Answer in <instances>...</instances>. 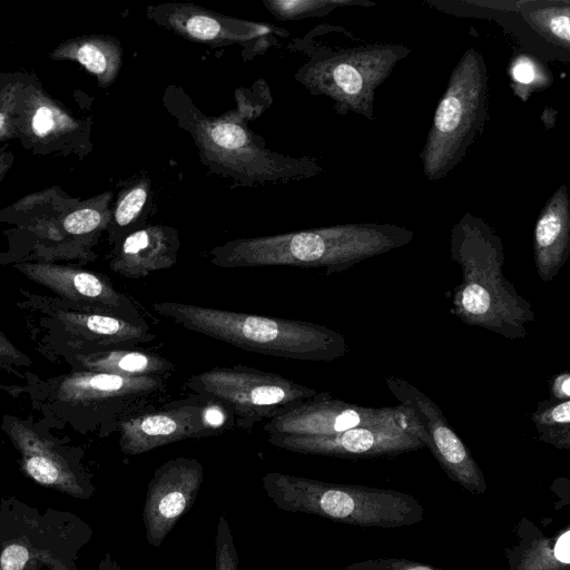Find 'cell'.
<instances>
[{
  "label": "cell",
  "mask_w": 570,
  "mask_h": 570,
  "mask_svg": "<svg viewBox=\"0 0 570 570\" xmlns=\"http://www.w3.org/2000/svg\"><path fill=\"white\" fill-rule=\"evenodd\" d=\"M345 570H444L442 568L422 561L403 558H379L354 562Z\"/></svg>",
  "instance_id": "1f68e13d"
},
{
  "label": "cell",
  "mask_w": 570,
  "mask_h": 570,
  "mask_svg": "<svg viewBox=\"0 0 570 570\" xmlns=\"http://www.w3.org/2000/svg\"><path fill=\"white\" fill-rule=\"evenodd\" d=\"M423 425L415 412L403 404L370 407L352 404L322 392L287 407L263 425L271 434L324 435L360 426Z\"/></svg>",
  "instance_id": "8fae6325"
},
{
  "label": "cell",
  "mask_w": 570,
  "mask_h": 570,
  "mask_svg": "<svg viewBox=\"0 0 570 570\" xmlns=\"http://www.w3.org/2000/svg\"><path fill=\"white\" fill-rule=\"evenodd\" d=\"M229 423L234 420L220 405L195 394L122 420L119 445L125 454L138 455L174 442L220 434Z\"/></svg>",
  "instance_id": "30bf717a"
},
{
  "label": "cell",
  "mask_w": 570,
  "mask_h": 570,
  "mask_svg": "<svg viewBox=\"0 0 570 570\" xmlns=\"http://www.w3.org/2000/svg\"><path fill=\"white\" fill-rule=\"evenodd\" d=\"M203 481L204 468L194 458L170 459L155 470L142 509L150 546L160 547L177 521L191 509Z\"/></svg>",
  "instance_id": "2e32d148"
},
{
  "label": "cell",
  "mask_w": 570,
  "mask_h": 570,
  "mask_svg": "<svg viewBox=\"0 0 570 570\" xmlns=\"http://www.w3.org/2000/svg\"><path fill=\"white\" fill-rule=\"evenodd\" d=\"M570 255V204L560 186L540 212L533 230L534 266L541 281H552Z\"/></svg>",
  "instance_id": "44dd1931"
},
{
  "label": "cell",
  "mask_w": 570,
  "mask_h": 570,
  "mask_svg": "<svg viewBox=\"0 0 570 570\" xmlns=\"http://www.w3.org/2000/svg\"><path fill=\"white\" fill-rule=\"evenodd\" d=\"M147 16L183 38L210 46L239 45L252 57L263 53L287 32L268 23L223 16L194 3L149 6Z\"/></svg>",
  "instance_id": "7c38bea8"
},
{
  "label": "cell",
  "mask_w": 570,
  "mask_h": 570,
  "mask_svg": "<svg viewBox=\"0 0 570 570\" xmlns=\"http://www.w3.org/2000/svg\"><path fill=\"white\" fill-rule=\"evenodd\" d=\"M531 419L541 442L570 450V400L539 402Z\"/></svg>",
  "instance_id": "4316f807"
},
{
  "label": "cell",
  "mask_w": 570,
  "mask_h": 570,
  "mask_svg": "<svg viewBox=\"0 0 570 570\" xmlns=\"http://www.w3.org/2000/svg\"><path fill=\"white\" fill-rule=\"evenodd\" d=\"M538 71L531 59L527 57L518 58L511 68L512 80L517 83V89H522L524 92L528 89H533L538 79Z\"/></svg>",
  "instance_id": "d6a6232c"
},
{
  "label": "cell",
  "mask_w": 570,
  "mask_h": 570,
  "mask_svg": "<svg viewBox=\"0 0 570 570\" xmlns=\"http://www.w3.org/2000/svg\"><path fill=\"white\" fill-rule=\"evenodd\" d=\"M451 257L462 271L452 313L463 323L509 340H521L535 321L531 304L502 271L501 238L480 218L464 215L451 230Z\"/></svg>",
  "instance_id": "7a4b0ae2"
},
{
  "label": "cell",
  "mask_w": 570,
  "mask_h": 570,
  "mask_svg": "<svg viewBox=\"0 0 570 570\" xmlns=\"http://www.w3.org/2000/svg\"><path fill=\"white\" fill-rule=\"evenodd\" d=\"M488 72L469 48L453 69L420 155L429 180L445 177L463 159L487 119Z\"/></svg>",
  "instance_id": "8992f818"
},
{
  "label": "cell",
  "mask_w": 570,
  "mask_h": 570,
  "mask_svg": "<svg viewBox=\"0 0 570 570\" xmlns=\"http://www.w3.org/2000/svg\"><path fill=\"white\" fill-rule=\"evenodd\" d=\"M18 267L32 281L65 297L95 303L105 314L136 325L148 326L132 302L96 274L47 263H27Z\"/></svg>",
  "instance_id": "ac0fdd59"
},
{
  "label": "cell",
  "mask_w": 570,
  "mask_h": 570,
  "mask_svg": "<svg viewBox=\"0 0 570 570\" xmlns=\"http://www.w3.org/2000/svg\"><path fill=\"white\" fill-rule=\"evenodd\" d=\"M50 57L55 60H71L82 65L95 75L100 87L110 86L122 63L120 42L105 35L79 36L60 43Z\"/></svg>",
  "instance_id": "603a6c76"
},
{
  "label": "cell",
  "mask_w": 570,
  "mask_h": 570,
  "mask_svg": "<svg viewBox=\"0 0 570 570\" xmlns=\"http://www.w3.org/2000/svg\"><path fill=\"white\" fill-rule=\"evenodd\" d=\"M185 386L220 405L234 425L249 429L317 394L314 387L244 365L216 366L191 375Z\"/></svg>",
  "instance_id": "9c48e42d"
},
{
  "label": "cell",
  "mask_w": 570,
  "mask_h": 570,
  "mask_svg": "<svg viewBox=\"0 0 570 570\" xmlns=\"http://www.w3.org/2000/svg\"><path fill=\"white\" fill-rule=\"evenodd\" d=\"M61 318L76 324L105 344H144L157 338L149 326L136 325L102 313H63Z\"/></svg>",
  "instance_id": "d4e9b609"
},
{
  "label": "cell",
  "mask_w": 570,
  "mask_h": 570,
  "mask_svg": "<svg viewBox=\"0 0 570 570\" xmlns=\"http://www.w3.org/2000/svg\"><path fill=\"white\" fill-rule=\"evenodd\" d=\"M28 72H0V142L18 139L20 105Z\"/></svg>",
  "instance_id": "83f0119b"
},
{
  "label": "cell",
  "mask_w": 570,
  "mask_h": 570,
  "mask_svg": "<svg viewBox=\"0 0 570 570\" xmlns=\"http://www.w3.org/2000/svg\"><path fill=\"white\" fill-rule=\"evenodd\" d=\"M14 160V156L12 150L9 148L8 144H4L0 147V183L4 178L6 174L9 171Z\"/></svg>",
  "instance_id": "8d00e7d4"
},
{
  "label": "cell",
  "mask_w": 570,
  "mask_h": 570,
  "mask_svg": "<svg viewBox=\"0 0 570 570\" xmlns=\"http://www.w3.org/2000/svg\"><path fill=\"white\" fill-rule=\"evenodd\" d=\"M518 541L505 549L508 570H570V527L548 537L523 517L517 525Z\"/></svg>",
  "instance_id": "7402d4cb"
},
{
  "label": "cell",
  "mask_w": 570,
  "mask_h": 570,
  "mask_svg": "<svg viewBox=\"0 0 570 570\" xmlns=\"http://www.w3.org/2000/svg\"><path fill=\"white\" fill-rule=\"evenodd\" d=\"M149 190L150 180L141 177L119 193L111 217L118 228L128 227L138 219L147 204Z\"/></svg>",
  "instance_id": "f546056e"
},
{
  "label": "cell",
  "mask_w": 570,
  "mask_h": 570,
  "mask_svg": "<svg viewBox=\"0 0 570 570\" xmlns=\"http://www.w3.org/2000/svg\"><path fill=\"white\" fill-rule=\"evenodd\" d=\"M167 377L124 376L86 371L67 376L60 384L58 396L69 403H104L116 401L125 405L146 404L166 387Z\"/></svg>",
  "instance_id": "d6986e66"
},
{
  "label": "cell",
  "mask_w": 570,
  "mask_h": 570,
  "mask_svg": "<svg viewBox=\"0 0 570 570\" xmlns=\"http://www.w3.org/2000/svg\"><path fill=\"white\" fill-rule=\"evenodd\" d=\"M385 382L400 404L411 407L420 419L428 434L426 448L446 475L469 492L484 494L487 483L481 468L439 405L403 377L389 375Z\"/></svg>",
  "instance_id": "9a60e30c"
},
{
  "label": "cell",
  "mask_w": 570,
  "mask_h": 570,
  "mask_svg": "<svg viewBox=\"0 0 570 570\" xmlns=\"http://www.w3.org/2000/svg\"><path fill=\"white\" fill-rule=\"evenodd\" d=\"M180 247L175 228L148 225L128 234L116 250L110 267L128 278H141L173 267Z\"/></svg>",
  "instance_id": "ffe728a7"
},
{
  "label": "cell",
  "mask_w": 570,
  "mask_h": 570,
  "mask_svg": "<svg viewBox=\"0 0 570 570\" xmlns=\"http://www.w3.org/2000/svg\"><path fill=\"white\" fill-rule=\"evenodd\" d=\"M7 433L20 453L23 473L33 482L75 499L88 500L94 495L90 475L51 441L21 421H10Z\"/></svg>",
  "instance_id": "e0dca14e"
},
{
  "label": "cell",
  "mask_w": 570,
  "mask_h": 570,
  "mask_svg": "<svg viewBox=\"0 0 570 570\" xmlns=\"http://www.w3.org/2000/svg\"><path fill=\"white\" fill-rule=\"evenodd\" d=\"M90 121L72 115L62 104L50 97L40 80L30 75L24 88L18 122V140L36 155L88 154Z\"/></svg>",
  "instance_id": "4fadbf2b"
},
{
  "label": "cell",
  "mask_w": 570,
  "mask_h": 570,
  "mask_svg": "<svg viewBox=\"0 0 570 570\" xmlns=\"http://www.w3.org/2000/svg\"><path fill=\"white\" fill-rule=\"evenodd\" d=\"M24 570H78L76 562L65 561L50 556L38 557L28 562Z\"/></svg>",
  "instance_id": "e575fe53"
},
{
  "label": "cell",
  "mask_w": 570,
  "mask_h": 570,
  "mask_svg": "<svg viewBox=\"0 0 570 570\" xmlns=\"http://www.w3.org/2000/svg\"><path fill=\"white\" fill-rule=\"evenodd\" d=\"M92 534L90 524L72 512H41L12 495L0 499V570H24L46 556L76 562Z\"/></svg>",
  "instance_id": "52a82bcc"
},
{
  "label": "cell",
  "mask_w": 570,
  "mask_h": 570,
  "mask_svg": "<svg viewBox=\"0 0 570 570\" xmlns=\"http://www.w3.org/2000/svg\"><path fill=\"white\" fill-rule=\"evenodd\" d=\"M82 365L89 371L111 373L124 376H163L175 372L169 360L141 350H109L80 356Z\"/></svg>",
  "instance_id": "cb8c5ba5"
},
{
  "label": "cell",
  "mask_w": 570,
  "mask_h": 570,
  "mask_svg": "<svg viewBox=\"0 0 570 570\" xmlns=\"http://www.w3.org/2000/svg\"><path fill=\"white\" fill-rule=\"evenodd\" d=\"M239 558L226 514L217 522L215 535V570H239Z\"/></svg>",
  "instance_id": "4dcf8cb0"
},
{
  "label": "cell",
  "mask_w": 570,
  "mask_h": 570,
  "mask_svg": "<svg viewBox=\"0 0 570 570\" xmlns=\"http://www.w3.org/2000/svg\"><path fill=\"white\" fill-rule=\"evenodd\" d=\"M409 49L400 45H367L318 53L297 72L311 92L335 102L341 114L353 111L374 119V91Z\"/></svg>",
  "instance_id": "ba28073f"
},
{
  "label": "cell",
  "mask_w": 570,
  "mask_h": 570,
  "mask_svg": "<svg viewBox=\"0 0 570 570\" xmlns=\"http://www.w3.org/2000/svg\"><path fill=\"white\" fill-rule=\"evenodd\" d=\"M267 10L281 20H295L325 14L342 6H373L372 2L350 0H264Z\"/></svg>",
  "instance_id": "f1b7e54d"
},
{
  "label": "cell",
  "mask_w": 570,
  "mask_h": 570,
  "mask_svg": "<svg viewBox=\"0 0 570 570\" xmlns=\"http://www.w3.org/2000/svg\"><path fill=\"white\" fill-rule=\"evenodd\" d=\"M97 570H122L109 552H106L98 563Z\"/></svg>",
  "instance_id": "74e56055"
},
{
  "label": "cell",
  "mask_w": 570,
  "mask_h": 570,
  "mask_svg": "<svg viewBox=\"0 0 570 570\" xmlns=\"http://www.w3.org/2000/svg\"><path fill=\"white\" fill-rule=\"evenodd\" d=\"M0 362L13 365H29L30 360L21 353L0 331Z\"/></svg>",
  "instance_id": "836d02e7"
},
{
  "label": "cell",
  "mask_w": 570,
  "mask_h": 570,
  "mask_svg": "<svg viewBox=\"0 0 570 570\" xmlns=\"http://www.w3.org/2000/svg\"><path fill=\"white\" fill-rule=\"evenodd\" d=\"M550 399L556 401L570 400V373L560 372L550 382Z\"/></svg>",
  "instance_id": "d590c367"
},
{
  "label": "cell",
  "mask_w": 570,
  "mask_h": 570,
  "mask_svg": "<svg viewBox=\"0 0 570 570\" xmlns=\"http://www.w3.org/2000/svg\"><path fill=\"white\" fill-rule=\"evenodd\" d=\"M164 105L180 128L189 132L202 161L215 173L245 186L287 183L318 171L307 157L294 158L272 151L242 124L245 112L233 110L206 116L178 86H169Z\"/></svg>",
  "instance_id": "3957f363"
},
{
  "label": "cell",
  "mask_w": 570,
  "mask_h": 570,
  "mask_svg": "<svg viewBox=\"0 0 570 570\" xmlns=\"http://www.w3.org/2000/svg\"><path fill=\"white\" fill-rule=\"evenodd\" d=\"M518 6L528 22L543 37L569 51V1H519Z\"/></svg>",
  "instance_id": "484cf974"
},
{
  "label": "cell",
  "mask_w": 570,
  "mask_h": 570,
  "mask_svg": "<svg viewBox=\"0 0 570 570\" xmlns=\"http://www.w3.org/2000/svg\"><path fill=\"white\" fill-rule=\"evenodd\" d=\"M274 446L302 453L345 459L393 456L426 448L423 425L360 426L324 435L271 434Z\"/></svg>",
  "instance_id": "5bb4252c"
},
{
  "label": "cell",
  "mask_w": 570,
  "mask_h": 570,
  "mask_svg": "<svg viewBox=\"0 0 570 570\" xmlns=\"http://www.w3.org/2000/svg\"><path fill=\"white\" fill-rule=\"evenodd\" d=\"M412 230L392 224L354 223L228 240L209 250L222 268L292 266L342 273L364 259L409 244Z\"/></svg>",
  "instance_id": "6da1fadb"
},
{
  "label": "cell",
  "mask_w": 570,
  "mask_h": 570,
  "mask_svg": "<svg viewBox=\"0 0 570 570\" xmlns=\"http://www.w3.org/2000/svg\"><path fill=\"white\" fill-rule=\"evenodd\" d=\"M151 307L186 330L247 352L312 362H332L348 352L341 333L312 322L178 302H155Z\"/></svg>",
  "instance_id": "277c9868"
},
{
  "label": "cell",
  "mask_w": 570,
  "mask_h": 570,
  "mask_svg": "<svg viewBox=\"0 0 570 570\" xmlns=\"http://www.w3.org/2000/svg\"><path fill=\"white\" fill-rule=\"evenodd\" d=\"M262 482L269 500L287 512L362 528L407 527L424 518L419 500L393 489L332 483L283 472H268Z\"/></svg>",
  "instance_id": "5b68a950"
}]
</instances>
